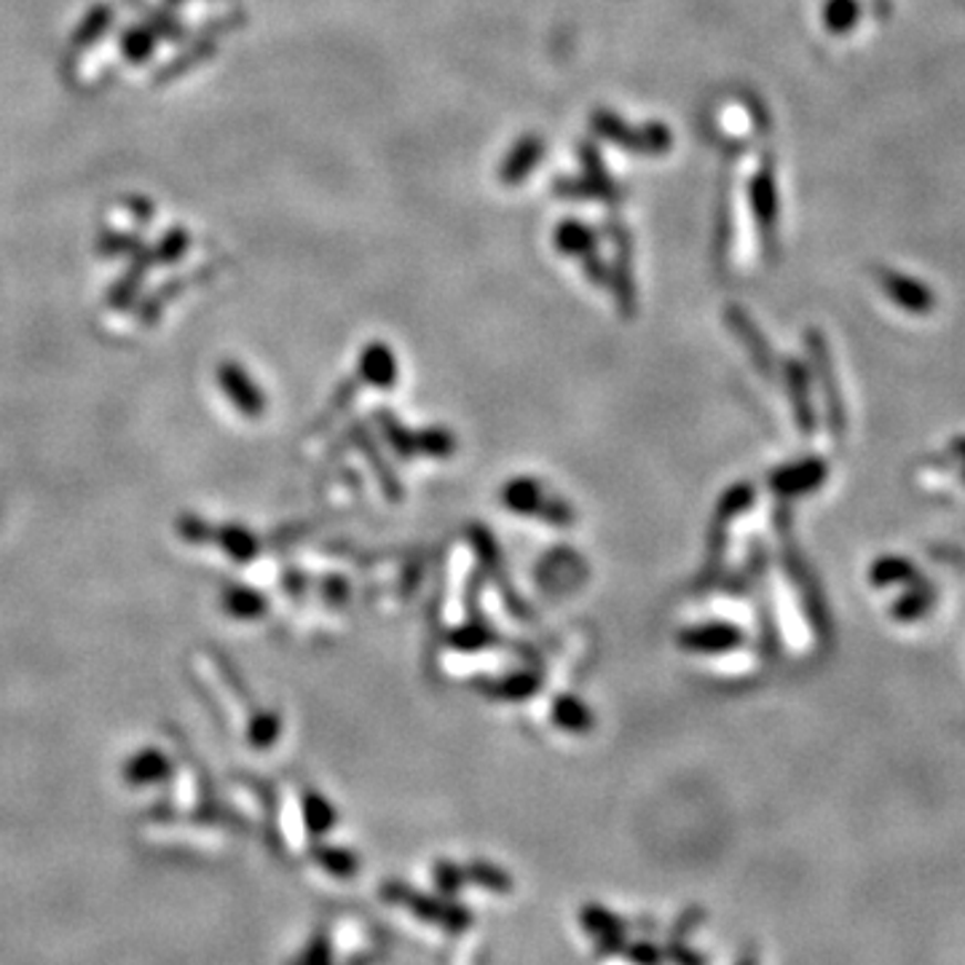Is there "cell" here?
<instances>
[{"label": "cell", "mask_w": 965, "mask_h": 965, "mask_svg": "<svg viewBox=\"0 0 965 965\" xmlns=\"http://www.w3.org/2000/svg\"><path fill=\"white\" fill-rule=\"evenodd\" d=\"M786 516H789V512H786V507H780L776 526H778V535H780V556H784V569H786V574H789L791 585L799 590V599H802V609H805V614H808L812 633L821 639L823 646H829L831 644V612H829L827 595H823L821 585H818L810 563L805 561V556L799 552L797 542H791V523Z\"/></svg>", "instance_id": "cell-1"}, {"label": "cell", "mask_w": 965, "mask_h": 965, "mask_svg": "<svg viewBox=\"0 0 965 965\" xmlns=\"http://www.w3.org/2000/svg\"><path fill=\"white\" fill-rule=\"evenodd\" d=\"M501 505L523 518H537L556 529H569L577 523V510L563 497H556L537 478L520 475L505 483L501 488Z\"/></svg>", "instance_id": "cell-2"}, {"label": "cell", "mask_w": 965, "mask_h": 965, "mask_svg": "<svg viewBox=\"0 0 965 965\" xmlns=\"http://www.w3.org/2000/svg\"><path fill=\"white\" fill-rule=\"evenodd\" d=\"M590 126H593V132L601 139L636 156H665L673 145L671 126L660 124V121H652V124L644 126H631L614 111H606V107H599L590 116Z\"/></svg>", "instance_id": "cell-3"}, {"label": "cell", "mask_w": 965, "mask_h": 965, "mask_svg": "<svg viewBox=\"0 0 965 965\" xmlns=\"http://www.w3.org/2000/svg\"><path fill=\"white\" fill-rule=\"evenodd\" d=\"M748 205H751L754 224H757L761 250L767 260L778 258V224H780V196L776 177V156H761L757 173L748 180Z\"/></svg>", "instance_id": "cell-4"}, {"label": "cell", "mask_w": 965, "mask_h": 965, "mask_svg": "<svg viewBox=\"0 0 965 965\" xmlns=\"http://www.w3.org/2000/svg\"><path fill=\"white\" fill-rule=\"evenodd\" d=\"M805 344H808L810 354V371L821 384V397H823V411H827V427L834 440H842L844 427H848V414H844V400L840 392V378H837L834 360H831V349L827 335L821 330L810 328L805 333Z\"/></svg>", "instance_id": "cell-5"}, {"label": "cell", "mask_w": 965, "mask_h": 965, "mask_svg": "<svg viewBox=\"0 0 965 965\" xmlns=\"http://www.w3.org/2000/svg\"><path fill=\"white\" fill-rule=\"evenodd\" d=\"M580 158H582V167H585V175L563 177V180L552 183L556 196H563V199H593V201H603V205H620V201L625 199V194H622V188L614 183V177L609 175L606 164H603L595 145L582 143Z\"/></svg>", "instance_id": "cell-6"}, {"label": "cell", "mask_w": 965, "mask_h": 965, "mask_svg": "<svg viewBox=\"0 0 965 965\" xmlns=\"http://www.w3.org/2000/svg\"><path fill=\"white\" fill-rule=\"evenodd\" d=\"M724 325L733 330L735 339H738L740 346L746 349V354L751 357V365L757 367L761 378L772 381L778 376L776 352H772V346L767 344L765 333L757 328V322L751 320V314H748L746 309L738 307V303L724 307Z\"/></svg>", "instance_id": "cell-7"}, {"label": "cell", "mask_w": 965, "mask_h": 965, "mask_svg": "<svg viewBox=\"0 0 965 965\" xmlns=\"http://www.w3.org/2000/svg\"><path fill=\"white\" fill-rule=\"evenodd\" d=\"M829 478V465L821 456H805V459L791 461V465L778 467L770 473L767 486L778 499H802L808 494L818 491Z\"/></svg>", "instance_id": "cell-8"}, {"label": "cell", "mask_w": 965, "mask_h": 965, "mask_svg": "<svg viewBox=\"0 0 965 965\" xmlns=\"http://www.w3.org/2000/svg\"><path fill=\"white\" fill-rule=\"evenodd\" d=\"M874 274H878V284L882 288V293L891 298L899 309H904L906 314L928 317L936 311L938 307L936 293H933L928 284L920 282V279L901 274V271H893V269H878Z\"/></svg>", "instance_id": "cell-9"}, {"label": "cell", "mask_w": 965, "mask_h": 965, "mask_svg": "<svg viewBox=\"0 0 965 965\" xmlns=\"http://www.w3.org/2000/svg\"><path fill=\"white\" fill-rule=\"evenodd\" d=\"M743 641H746V633L738 625L724 620L684 627L676 636L678 650L692 652V655H724V652L738 650Z\"/></svg>", "instance_id": "cell-10"}, {"label": "cell", "mask_w": 965, "mask_h": 965, "mask_svg": "<svg viewBox=\"0 0 965 965\" xmlns=\"http://www.w3.org/2000/svg\"><path fill=\"white\" fill-rule=\"evenodd\" d=\"M784 384L786 395H789L793 422L805 437L816 435L818 427V411L812 403V371L808 362L802 360H786L784 362Z\"/></svg>", "instance_id": "cell-11"}, {"label": "cell", "mask_w": 965, "mask_h": 965, "mask_svg": "<svg viewBox=\"0 0 965 965\" xmlns=\"http://www.w3.org/2000/svg\"><path fill=\"white\" fill-rule=\"evenodd\" d=\"M544 154H548V145H544L542 137L539 135L520 137L518 143L507 151V156L501 158L499 164L501 186H520V183H523L526 177L535 173L539 164L544 162Z\"/></svg>", "instance_id": "cell-12"}, {"label": "cell", "mask_w": 965, "mask_h": 965, "mask_svg": "<svg viewBox=\"0 0 965 965\" xmlns=\"http://www.w3.org/2000/svg\"><path fill=\"white\" fill-rule=\"evenodd\" d=\"M473 687L488 701L516 703L535 697L542 689V676L537 671H516L501 678H478V682H473Z\"/></svg>", "instance_id": "cell-13"}, {"label": "cell", "mask_w": 965, "mask_h": 965, "mask_svg": "<svg viewBox=\"0 0 965 965\" xmlns=\"http://www.w3.org/2000/svg\"><path fill=\"white\" fill-rule=\"evenodd\" d=\"M936 603H938V588L925 580V577H917V580L901 590L899 599L893 601L891 614L893 620L904 622V625H912V622L928 618L933 609H936Z\"/></svg>", "instance_id": "cell-14"}, {"label": "cell", "mask_w": 965, "mask_h": 965, "mask_svg": "<svg viewBox=\"0 0 965 965\" xmlns=\"http://www.w3.org/2000/svg\"><path fill=\"white\" fill-rule=\"evenodd\" d=\"M478 595H480V577H475V590H473V603H469V620L467 625L456 627V631H450L448 636V646H454V650L459 652H480L486 650V646H497L494 641H497V633L491 631V627L486 625V618L480 614L478 606Z\"/></svg>", "instance_id": "cell-15"}, {"label": "cell", "mask_w": 965, "mask_h": 965, "mask_svg": "<svg viewBox=\"0 0 965 965\" xmlns=\"http://www.w3.org/2000/svg\"><path fill=\"white\" fill-rule=\"evenodd\" d=\"M360 376L381 392L395 390L397 384V357L390 346L373 341L360 352Z\"/></svg>", "instance_id": "cell-16"}, {"label": "cell", "mask_w": 965, "mask_h": 965, "mask_svg": "<svg viewBox=\"0 0 965 965\" xmlns=\"http://www.w3.org/2000/svg\"><path fill=\"white\" fill-rule=\"evenodd\" d=\"M552 245L563 256L577 258L582 263V260L599 252V234L588 224H582V220H563L552 231Z\"/></svg>", "instance_id": "cell-17"}, {"label": "cell", "mask_w": 965, "mask_h": 965, "mask_svg": "<svg viewBox=\"0 0 965 965\" xmlns=\"http://www.w3.org/2000/svg\"><path fill=\"white\" fill-rule=\"evenodd\" d=\"M550 719L569 735H590L595 727V714L577 695H558L550 706Z\"/></svg>", "instance_id": "cell-18"}, {"label": "cell", "mask_w": 965, "mask_h": 965, "mask_svg": "<svg viewBox=\"0 0 965 965\" xmlns=\"http://www.w3.org/2000/svg\"><path fill=\"white\" fill-rule=\"evenodd\" d=\"M917 577L920 569L906 556H880L869 567V582L874 588H904Z\"/></svg>", "instance_id": "cell-19"}, {"label": "cell", "mask_w": 965, "mask_h": 965, "mask_svg": "<svg viewBox=\"0 0 965 965\" xmlns=\"http://www.w3.org/2000/svg\"><path fill=\"white\" fill-rule=\"evenodd\" d=\"M354 443H357V448L365 454V459L371 461L373 475H376V480L381 483V488H384V497L390 501H400L403 499V483L395 475V469H392L390 459H386L384 454H381L376 443H373V437L367 435V432L357 429L354 432Z\"/></svg>", "instance_id": "cell-20"}, {"label": "cell", "mask_w": 965, "mask_h": 965, "mask_svg": "<svg viewBox=\"0 0 965 965\" xmlns=\"http://www.w3.org/2000/svg\"><path fill=\"white\" fill-rule=\"evenodd\" d=\"M376 424L381 429V435H384L386 446L395 450V456L400 459H416L418 448H416V432L408 429L405 424H400L397 416H392L390 411H376Z\"/></svg>", "instance_id": "cell-21"}, {"label": "cell", "mask_w": 965, "mask_h": 965, "mask_svg": "<svg viewBox=\"0 0 965 965\" xmlns=\"http://www.w3.org/2000/svg\"><path fill=\"white\" fill-rule=\"evenodd\" d=\"M861 0H827L823 3V28L831 35H848L859 28Z\"/></svg>", "instance_id": "cell-22"}, {"label": "cell", "mask_w": 965, "mask_h": 965, "mask_svg": "<svg viewBox=\"0 0 965 965\" xmlns=\"http://www.w3.org/2000/svg\"><path fill=\"white\" fill-rule=\"evenodd\" d=\"M754 501H757V488H754L751 483H735V486H729L719 497V501H716L714 516L733 523V520L740 518L743 512L751 510Z\"/></svg>", "instance_id": "cell-23"}, {"label": "cell", "mask_w": 965, "mask_h": 965, "mask_svg": "<svg viewBox=\"0 0 965 965\" xmlns=\"http://www.w3.org/2000/svg\"><path fill=\"white\" fill-rule=\"evenodd\" d=\"M418 456L427 459H450L456 454V435L446 427H427L416 432Z\"/></svg>", "instance_id": "cell-24"}, {"label": "cell", "mask_w": 965, "mask_h": 965, "mask_svg": "<svg viewBox=\"0 0 965 965\" xmlns=\"http://www.w3.org/2000/svg\"><path fill=\"white\" fill-rule=\"evenodd\" d=\"M950 454L955 456L957 465H961V475H963V483H965V435L952 437V443H950Z\"/></svg>", "instance_id": "cell-25"}]
</instances>
